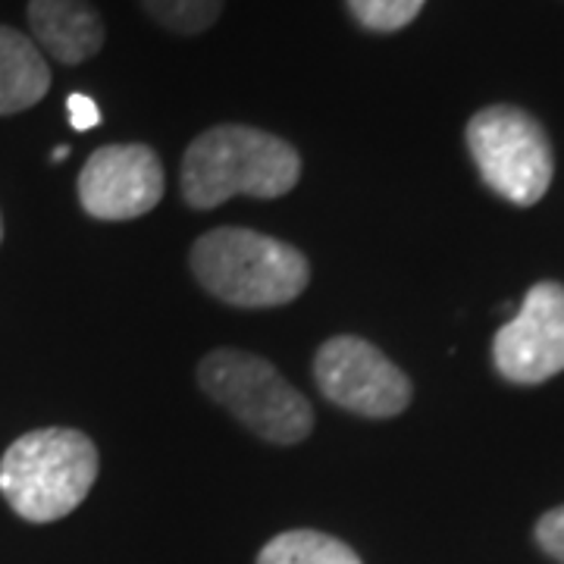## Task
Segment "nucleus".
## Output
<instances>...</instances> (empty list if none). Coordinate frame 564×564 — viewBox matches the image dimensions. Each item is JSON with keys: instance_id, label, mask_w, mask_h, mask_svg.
<instances>
[{"instance_id": "nucleus-12", "label": "nucleus", "mask_w": 564, "mask_h": 564, "mask_svg": "<svg viewBox=\"0 0 564 564\" xmlns=\"http://www.w3.org/2000/svg\"><path fill=\"white\" fill-rule=\"evenodd\" d=\"M148 17L176 32V35H198L210 29L223 10V0H141Z\"/></svg>"}, {"instance_id": "nucleus-10", "label": "nucleus", "mask_w": 564, "mask_h": 564, "mask_svg": "<svg viewBox=\"0 0 564 564\" xmlns=\"http://www.w3.org/2000/svg\"><path fill=\"white\" fill-rule=\"evenodd\" d=\"M47 88L51 69L32 39L0 25V117L35 107Z\"/></svg>"}, {"instance_id": "nucleus-1", "label": "nucleus", "mask_w": 564, "mask_h": 564, "mask_svg": "<svg viewBox=\"0 0 564 564\" xmlns=\"http://www.w3.org/2000/svg\"><path fill=\"white\" fill-rule=\"evenodd\" d=\"M302 180L299 151L254 126H214L182 158V198L210 210L236 195L282 198Z\"/></svg>"}, {"instance_id": "nucleus-9", "label": "nucleus", "mask_w": 564, "mask_h": 564, "mask_svg": "<svg viewBox=\"0 0 564 564\" xmlns=\"http://www.w3.org/2000/svg\"><path fill=\"white\" fill-rule=\"evenodd\" d=\"M29 25L41 47L66 66L91 61L104 47V22L88 0H29Z\"/></svg>"}, {"instance_id": "nucleus-13", "label": "nucleus", "mask_w": 564, "mask_h": 564, "mask_svg": "<svg viewBox=\"0 0 564 564\" xmlns=\"http://www.w3.org/2000/svg\"><path fill=\"white\" fill-rule=\"evenodd\" d=\"M426 0H348L351 17L370 32H399L417 20Z\"/></svg>"}, {"instance_id": "nucleus-4", "label": "nucleus", "mask_w": 564, "mask_h": 564, "mask_svg": "<svg viewBox=\"0 0 564 564\" xmlns=\"http://www.w3.org/2000/svg\"><path fill=\"white\" fill-rule=\"evenodd\" d=\"M198 383L267 443L295 445L314 430V408L261 355L217 348L198 367Z\"/></svg>"}, {"instance_id": "nucleus-3", "label": "nucleus", "mask_w": 564, "mask_h": 564, "mask_svg": "<svg viewBox=\"0 0 564 564\" xmlns=\"http://www.w3.org/2000/svg\"><path fill=\"white\" fill-rule=\"evenodd\" d=\"M95 480L98 448L69 426L32 430L0 458V492L32 524H51L76 511Z\"/></svg>"}, {"instance_id": "nucleus-16", "label": "nucleus", "mask_w": 564, "mask_h": 564, "mask_svg": "<svg viewBox=\"0 0 564 564\" xmlns=\"http://www.w3.org/2000/svg\"><path fill=\"white\" fill-rule=\"evenodd\" d=\"M66 154H69V148L63 144V148H57V151H54V161H66Z\"/></svg>"}, {"instance_id": "nucleus-2", "label": "nucleus", "mask_w": 564, "mask_h": 564, "mask_svg": "<svg viewBox=\"0 0 564 564\" xmlns=\"http://www.w3.org/2000/svg\"><path fill=\"white\" fill-rule=\"evenodd\" d=\"M192 270L204 289L232 307H280L311 282L299 248L245 226H220L192 245Z\"/></svg>"}, {"instance_id": "nucleus-15", "label": "nucleus", "mask_w": 564, "mask_h": 564, "mask_svg": "<svg viewBox=\"0 0 564 564\" xmlns=\"http://www.w3.org/2000/svg\"><path fill=\"white\" fill-rule=\"evenodd\" d=\"M66 110H69L73 129H79V132H88V129H95L101 122V110H98V104L91 101L88 95H69L66 98Z\"/></svg>"}, {"instance_id": "nucleus-11", "label": "nucleus", "mask_w": 564, "mask_h": 564, "mask_svg": "<svg viewBox=\"0 0 564 564\" xmlns=\"http://www.w3.org/2000/svg\"><path fill=\"white\" fill-rule=\"evenodd\" d=\"M258 564H361L358 552L321 530H289L263 545Z\"/></svg>"}, {"instance_id": "nucleus-6", "label": "nucleus", "mask_w": 564, "mask_h": 564, "mask_svg": "<svg viewBox=\"0 0 564 564\" xmlns=\"http://www.w3.org/2000/svg\"><path fill=\"white\" fill-rule=\"evenodd\" d=\"M323 399L361 417H395L411 402V380L361 336H333L314 358Z\"/></svg>"}, {"instance_id": "nucleus-5", "label": "nucleus", "mask_w": 564, "mask_h": 564, "mask_svg": "<svg viewBox=\"0 0 564 564\" xmlns=\"http://www.w3.org/2000/svg\"><path fill=\"white\" fill-rule=\"evenodd\" d=\"M467 148L484 182L505 202L530 207L552 185L555 158L543 126L521 107L496 104L467 122Z\"/></svg>"}, {"instance_id": "nucleus-8", "label": "nucleus", "mask_w": 564, "mask_h": 564, "mask_svg": "<svg viewBox=\"0 0 564 564\" xmlns=\"http://www.w3.org/2000/svg\"><path fill=\"white\" fill-rule=\"evenodd\" d=\"M79 204L95 220H135L163 198V166L148 144H104L79 173Z\"/></svg>"}, {"instance_id": "nucleus-17", "label": "nucleus", "mask_w": 564, "mask_h": 564, "mask_svg": "<svg viewBox=\"0 0 564 564\" xmlns=\"http://www.w3.org/2000/svg\"><path fill=\"white\" fill-rule=\"evenodd\" d=\"M0 239H3V220H0Z\"/></svg>"}, {"instance_id": "nucleus-7", "label": "nucleus", "mask_w": 564, "mask_h": 564, "mask_svg": "<svg viewBox=\"0 0 564 564\" xmlns=\"http://www.w3.org/2000/svg\"><path fill=\"white\" fill-rule=\"evenodd\" d=\"M492 361L505 380L536 386L564 370V285L536 282L521 311L492 343Z\"/></svg>"}, {"instance_id": "nucleus-14", "label": "nucleus", "mask_w": 564, "mask_h": 564, "mask_svg": "<svg viewBox=\"0 0 564 564\" xmlns=\"http://www.w3.org/2000/svg\"><path fill=\"white\" fill-rule=\"evenodd\" d=\"M536 543L543 545L555 562L564 564V505L552 508L549 514L540 518V524H536Z\"/></svg>"}]
</instances>
